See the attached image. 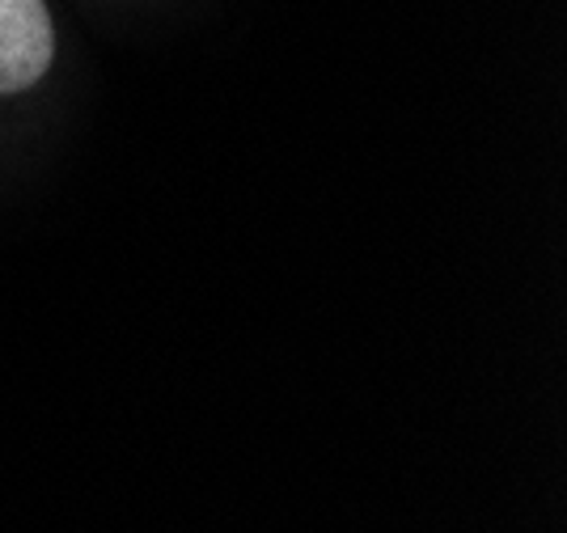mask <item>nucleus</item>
I'll return each instance as SVG.
<instances>
[{
	"mask_svg": "<svg viewBox=\"0 0 567 533\" xmlns=\"http://www.w3.org/2000/svg\"><path fill=\"white\" fill-rule=\"evenodd\" d=\"M55 30L43 0H0V93L30 90L51 69Z\"/></svg>",
	"mask_w": 567,
	"mask_h": 533,
	"instance_id": "1",
	"label": "nucleus"
}]
</instances>
